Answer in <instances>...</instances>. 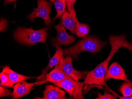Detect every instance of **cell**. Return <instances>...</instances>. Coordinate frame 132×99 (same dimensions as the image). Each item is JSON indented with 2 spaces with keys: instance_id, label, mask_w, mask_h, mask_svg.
<instances>
[{
  "instance_id": "cell-1",
  "label": "cell",
  "mask_w": 132,
  "mask_h": 99,
  "mask_svg": "<svg viewBox=\"0 0 132 99\" xmlns=\"http://www.w3.org/2000/svg\"><path fill=\"white\" fill-rule=\"evenodd\" d=\"M125 40L126 36L124 35L109 37V40L112 47L110 53L104 61L100 63L92 70L87 72L84 82L85 85L84 86V91L86 90L87 91L92 87L102 88V86H104L109 91H112L106 84L104 77L108 69L109 63L117 51L123 47Z\"/></svg>"
},
{
  "instance_id": "cell-2",
  "label": "cell",
  "mask_w": 132,
  "mask_h": 99,
  "mask_svg": "<svg viewBox=\"0 0 132 99\" xmlns=\"http://www.w3.org/2000/svg\"><path fill=\"white\" fill-rule=\"evenodd\" d=\"M106 43L95 37L86 36L74 46L64 49L63 57L68 56L78 59V56L80 53L87 51L96 53L101 51Z\"/></svg>"
},
{
  "instance_id": "cell-3",
  "label": "cell",
  "mask_w": 132,
  "mask_h": 99,
  "mask_svg": "<svg viewBox=\"0 0 132 99\" xmlns=\"http://www.w3.org/2000/svg\"><path fill=\"white\" fill-rule=\"evenodd\" d=\"M48 28L43 27L38 30H34L32 27H18L14 32L15 40L20 44L32 46L37 43H46L48 36Z\"/></svg>"
},
{
  "instance_id": "cell-4",
  "label": "cell",
  "mask_w": 132,
  "mask_h": 99,
  "mask_svg": "<svg viewBox=\"0 0 132 99\" xmlns=\"http://www.w3.org/2000/svg\"><path fill=\"white\" fill-rule=\"evenodd\" d=\"M53 83L66 91L70 95V99H84L82 95V90L85 85L84 83L76 81L72 78H69Z\"/></svg>"
},
{
  "instance_id": "cell-5",
  "label": "cell",
  "mask_w": 132,
  "mask_h": 99,
  "mask_svg": "<svg viewBox=\"0 0 132 99\" xmlns=\"http://www.w3.org/2000/svg\"><path fill=\"white\" fill-rule=\"evenodd\" d=\"M52 4L46 0H38L37 7L27 16V18L32 22L36 17H41L44 20L46 26L49 25L53 19L50 17L52 10Z\"/></svg>"
},
{
  "instance_id": "cell-6",
  "label": "cell",
  "mask_w": 132,
  "mask_h": 99,
  "mask_svg": "<svg viewBox=\"0 0 132 99\" xmlns=\"http://www.w3.org/2000/svg\"><path fill=\"white\" fill-rule=\"evenodd\" d=\"M72 58L69 56L63 57L55 68L60 69L66 74L76 81L84 79L85 80L87 72L80 71L74 69L72 65Z\"/></svg>"
},
{
  "instance_id": "cell-7",
  "label": "cell",
  "mask_w": 132,
  "mask_h": 99,
  "mask_svg": "<svg viewBox=\"0 0 132 99\" xmlns=\"http://www.w3.org/2000/svg\"><path fill=\"white\" fill-rule=\"evenodd\" d=\"M55 28L57 31V35L55 38H52L50 40L53 47L56 48L58 46H67L73 43L76 40L75 37L69 34L66 32L61 18L59 24L56 25Z\"/></svg>"
},
{
  "instance_id": "cell-8",
  "label": "cell",
  "mask_w": 132,
  "mask_h": 99,
  "mask_svg": "<svg viewBox=\"0 0 132 99\" xmlns=\"http://www.w3.org/2000/svg\"><path fill=\"white\" fill-rule=\"evenodd\" d=\"M64 51L62 49L60 46H58L56 47V52L54 55L50 59L48 65L45 68L43 69L41 75L40 76L37 78V82H36V85H40L44 83L45 77L47 74V71L50 69L52 68L53 66L57 65L59 61L61 59V58L63 56Z\"/></svg>"
},
{
  "instance_id": "cell-9",
  "label": "cell",
  "mask_w": 132,
  "mask_h": 99,
  "mask_svg": "<svg viewBox=\"0 0 132 99\" xmlns=\"http://www.w3.org/2000/svg\"><path fill=\"white\" fill-rule=\"evenodd\" d=\"M110 79L121 80L127 82L132 83L127 79L123 69L117 62L112 64L105 75L104 80L106 82Z\"/></svg>"
},
{
  "instance_id": "cell-10",
  "label": "cell",
  "mask_w": 132,
  "mask_h": 99,
  "mask_svg": "<svg viewBox=\"0 0 132 99\" xmlns=\"http://www.w3.org/2000/svg\"><path fill=\"white\" fill-rule=\"evenodd\" d=\"M35 85H36V83H28L25 80L16 83L13 87L14 91L12 92V99H19L29 94Z\"/></svg>"
},
{
  "instance_id": "cell-11",
  "label": "cell",
  "mask_w": 132,
  "mask_h": 99,
  "mask_svg": "<svg viewBox=\"0 0 132 99\" xmlns=\"http://www.w3.org/2000/svg\"><path fill=\"white\" fill-rule=\"evenodd\" d=\"M43 97L42 98H35V99H67L68 97L65 96L64 91L59 89L57 86L51 85L46 86L43 92Z\"/></svg>"
},
{
  "instance_id": "cell-12",
  "label": "cell",
  "mask_w": 132,
  "mask_h": 99,
  "mask_svg": "<svg viewBox=\"0 0 132 99\" xmlns=\"http://www.w3.org/2000/svg\"><path fill=\"white\" fill-rule=\"evenodd\" d=\"M61 18L63 25L65 29L69 30L72 34H76L77 23L79 22L78 20L75 19L73 15L69 13L67 9L63 13Z\"/></svg>"
},
{
  "instance_id": "cell-13",
  "label": "cell",
  "mask_w": 132,
  "mask_h": 99,
  "mask_svg": "<svg viewBox=\"0 0 132 99\" xmlns=\"http://www.w3.org/2000/svg\"><path fill=\"white\" fill-rule=\"evenodd\" d=\"M69 78L71 77L66 74L60 69L54 68L51 72L46 75L44 83L46 82L52 83L59 82L66 78Z\"/></svg>"
},
{
  "instance_id": "cell-14",
  "label": "cell",
  "mask_w": 132,
  "mask_h": 99,
  "mask_svg": "<svg viewBox=\"0 0 132 99\" xmlns=\"http://www.w3.org/2000/svg\"><path fill=\"white\" fill-rule=\"evenodd\" d=\"M2 72L5 73L8 75L10 80L12 87L14 85V84L18 83L20 81L25 80L27 79L36 78V77L26 76L16 73L11 69L8 66H4Z\"/></svg>"
},
{
  "instance_id": "cell-15",
  "label": "cell",
  "mask_w": 132,
  "mask_h": 99,
  "mask_svg": "<svg viewBox=\"0 0 132 99\" xmlns=\"http://www.w3.org/2000/svg\"><path fill=\"white\" fill-rule=\"evenodd\" d=\"M54 4L57 11V14L53 19V22L61 16L64 11L67 9L66 0H55Z\"/></svg>"
},
{
  "instance_id": "cell-16",
  "label": "cell",
  "mask_w": 132,
  "mask_h": 99,
  "mask_svg": "<svg viewBox=\"0 0 132 99\" xmlns=\"http://www.w3.org/2000/svg\"><path fill=\"white\" fill-rule=\"evenodd\" d=\"M89 26L87 24L78 22L76 25V34L79 37H85L89 31Z\"/></svg>"
},
{
  "instance_id": "cell-17",
  "label": "cell",
  "mask_w": 132,
  "mask_h": 99,
  "mask_svg": "<svg viewBox=\"0 0 132 99\" xmlns=\"http://www.w3.org/2000/svg\"><path fill=\"white\" fill-rule=\"evenodd\" d=\"M119 91L123 96H130L132 95V83L125 81L119 87Z\"/></svg>"
},
{
  "instance_id": "cell-18",
  "label": "cell",
  "mask_w": 132,
  "mask_h": 99,
  "mask_svg": "<svg viewBox=\"0 0 132 99\" xmlns=\"http://www.w3.org/2000/svg\"><path fill=\"white\" fill-rule=\"evenodd\" d=\"M1 85L11 87V82L8 75L5 73L2 72L0 74Z\"/></svg>"
},
{
  "instance_id": "cell-19",
  "label": "cell",
  "mask_w": 132,
  "mask_h": 99,
  "mask_svg": "<svg viewBox=\"0 0 132 99\" xmlns=\"http://www.w3.org/2000/svg\"><path fill=\"white\" fill-rule=\"evenodd\" d=\"M76 0H66L68 12L73 15L75 19L77 20L76 13L74 8V4Z\"/></svg>"
},
{
  "instance_id": "cell-20",
  "label": "cell",
  "mask_w": 132,
  "mask_h": 99,
  "mask_svg": "<svg viewBox=\"0 0 132 99\" xmlns=\"http://www.w3.org/2000/svg\"><path fill=\"white\" fill-rule=\"evenodd\" d=\"M96 99H117V97L114 96V95L109 94L106 92H104V94L103 95L101 94V92H98L97 93V97Z\"/></svg>"
},
{
  "instance_id": "cell-21",
  "label": "cell",
  "mask_w": 132,
  "mask_h": 99,
  "mask_svg": "<svg viewBox=\"0 0 132 99\" xmlns=\"http://www.w3.org/2000/svg\"><path fill=\"white\" fill-rule=\"evenodd\" d=\"M12 96V93L11 92V91L9 89L4 88L2 86H1L0 87V97H10Z\"/></svg>"
},
{
  "instance_id": "cell-22",
  "label": "cell",
  "mask_w": 132,
  "mask_h": 99,
  "mask_svg": "<svg viewBox=\"0 0 132 99\" xmlns=\"http://www.w3.org/2000/svg\"><path fill=\"white\" fill-rule=\"evenodd\" d=\"M7 21L5 19H1V31L2 32L5 30L6 27L7 26Z\"/></svg>"
},
{
  "instance_id": "cell-23",
  "label": "cell",
  "mask_w": 132,
  "mask_h": 99,
  "mask_svg": "<svg viewBox=\"0 0 132 99\" xmlns=\"http://www.w3.org/2000/svg\"><path fill=\"white\" fill-rule=\"evenodd\" d=\"M123 47L132 52V44L127 42V41L125 40V41L123 44Z\"/></svg>"
},
{
  "instance_id": "cell-24",
  "label": "cell",
  "mask_w": 132,
  "mask_h": 99,
  "mask_svg": "<svg viewBox=\"0 0 132 99\" xmlns=\"http://www.w3.org/2000/svg\"><path fill=\"white\" fill-rule=\"evenodd\" d=\"M17 0H4V5H6V4H8L11 2H15Z\"/></svg>"
},
{
  "instance_id": "cell-25",
  "label": "cell",
  "mask_w": 132,
  "mask_h": 99,
  "mask_svg": "<svg viewBox=\"0 0 132 99\" xmlns=\"http://www.w3.org/2000/svg\"><path fill=\"white\" fill-rule=\"evenodd\" d=\"M119 97L121 99H132V96H119Z\"/></svg>"
},
{
  "instance_id": "cell-26",
  "label": "cell",
  "mask_w": 132,
  "mask_h": 99,
  "mask_svg": "<svg viewBox=\"0 0 132 99\" xmlns=\"http://www.w3.org/2000/svg\"><path fill=\"white\" fill-rule=\"evenodd\" d=\"M50 2L52 3H54L55 1V0H50Z\"/></svg>"
}]
</instances>
